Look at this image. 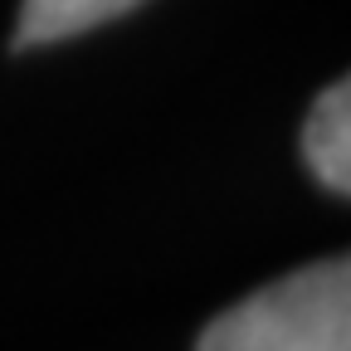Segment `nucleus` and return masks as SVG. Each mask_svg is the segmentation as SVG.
I'll return each mask as SVG.
<instances>
[{
  "label": "nucleus",
  "instance_id": "2",
  "mask_svg": "<svg viewBox=\"0 0 351 351\" xmlns=\"http://www.w3.org/2000/svg\"><path fill=\"white\" fill-rule=\"evenodd\" d=\"M302 152L327 191H337V195L351 191V93H346V78H337L313 103L307 127H302Z\"/></svg>",
  "mask_w": 351,
  "mask_h": 351
},
{
  "label": "nucleus",
  "instance_id": "1",
  "mask_svg": "<svg viewBox=\"0 0 351 351\" xmlns=\"http://www.w3.org/2000/svg\"><path fill=\"white\" fill-rule=\"evenodd\" d=\"M195 351H351V263L322 258L219 313Z\"/></svg>",
  "mask_w": 351,
  "mask_h": 351
},
{
  "label": "nucleus",
  "instance_id": "3",
  "mask_svg": "<svg viewBox=\"0 0 351 351\" xmlns=\"http://www.w3.org/2000/svg\"><path fill=\"white\" fill-rule=\"evenodd\" d=\"M147 0H20V25H15V49H39L73 34H88Z\"/></svg>",
  "mask_w": 351,
  "mask_h": 351
}]
</instances>
